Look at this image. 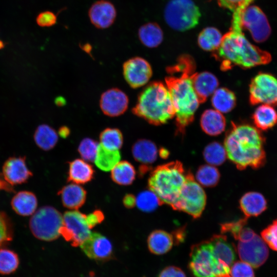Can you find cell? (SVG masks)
I'll list each match as a JSON object with an SVG mask.
<instances>
[{"instance_id":"1","label":"cell","mask_w":277,"mask_h":277,"mask_svg":"<svg viewBox=\"0 0 277 277\" xmlns=\"http://www.w3.org/2000/svg\"><path fill=\"white\" fill-rule=\"evenodd\" d=\"M195 66L192 57L182 55L177 63L171 67L176 71L168 67L169 75L165 78L175 111L176 131L180 134H184L186 127L193 121L200 103L192 79Z\"/></svg>"},{"instance_id":"2","label":"cell","mask_w":277,"mask_h":277,"mask_svg":"<svg viewBox=\"0 0 277 277\" xmlns=\"http://www.w3.org/2000/svg\"><path fill=\"white\" fill-rule=\"evenodd\" d=\"M213 53L223 71L234 66L249 69L266 65L272 58L270 53L253 45L246 38L239 13L233 14L229 31L223 36L220 47Z\"/></svg>"},{"instance_id":"3","label":"cell","mask_w":277,"mask_h":277,"mask_svg":"<svg viewBox=\"0 0 277 277\" xmlns=\"http://www.w3.org/2000/svg\"><path fill=\"white\" fill-rule=\"evenodd\" d=\"M265 143V137L255 127L246 123H232L224 146L227 156L238 169H259L266 161Z\"/></svg>"},{"instance_id":"4","label":"cell","mask_w":277,"mask_h":277,"mask_svg":"<svg viewBox=\"0 0 277 277\" xmlns=\"http://www.w3.org/2000/svg\"><path fill=\"white\" fill-rule=\"evenodd\" d=\"M132 112L154 125L164 124L173 118L175 111L166 85L154 82L145 87L138 96Z\"/></svg>"},{"instance_id":"5","label":"cell","mask_w":277,"mask_h":277,"mask_svg":"<svg viewBox=\"0 0 277 277\" xmlns=\"http://www.w3.org/2000/svg\"><path fill=\"white\" fill-rule=\"evenodd\" d=\"M191 173L186 172L179 161L156 167L148 179V187L161 204L170 206L175 202L183 186Z\"/></svg>"},{"instance_id":"6","label":"cell","mask_w":277,"mask_h":277,"mask_svg":"<svg viewBox=\"0 0 277 277\" xmlns=\"http://www.w3.org/2000/svg\"><path fill=\"white\" fill-rule=\"evenodd\" d=\"M189 269L193 277H230V268L219 259L210 240L192 246Z\"/></svg>"},{"instance_id":"7","label":"cell","mask_w":277,"mask_h":277,"mask_svg":"<svg viewBox=\"0 0 277 277\" xmlns=\"http://www.w3.org/2000/svg\"><path fill=\"white\" fill-rule=\"evenodd\" d=\"M201 15L199 7L192 0H170L164 10L166 23L178 31H185L195 27Z\"/></svg>"},{"instance_id":"8","label":"cell","mask_w":277,"mask_h":277,"mask_svg":"<svg viewBox=\"0 0 277 277\" xmlns=\"http://www.w3.org/2000/svg\"><path fill=\"white\" fill-rule=\"evenodd\" d=\"M63 215L53 207L46 206L34 213L29 222L30 229L37 239L51 241L60 235Z\"/></svg>"},{"instance_id":"9","label":"cell","mask_w":277,"mask_h":277,"mask_svg":"<svg viewBox=\"0 0 277 277\" xmlns=\"http://www.w3.org/2000/svg\"><path fill=\"white\" fill-rule=\"evenodd\" d=\"M206 203V193L195 181L192 174L183 186L175 202L171 206L174 210L184 211L194 219L200 217Z\"/></svg>"},{"instance_id":"10","label":"cell","mask_w":277,"mask_h":277,"mask_svg":"<svg viewBox=\"0 0 277 277\" xmlns=\"http://www.w3.org/2000/svg\"><path fill=\"white\" fill-rule=\"evenodd\" d=\"M249 102L252 105H277V78L273 74L259 72L249 85Z\"/></svg>"},{"instance_id":"11","label":"cell","mask_w":277,"mask_h":277,"mask_svg":"<svg viewBox=\"0 0 277 277\" xmlns=\"http://www.w3.org/2000/svg\"><path fill=\"white\" fill-rule=\"evenodd\" d=\"M86 214L77 210L68 211L63 216L60 234L73 247L80 246L90 235Z\"/></svg>"},{"instance_id":"12","label":"cell","mask_w":277,"mask_h":277,"mask_svg":"<svg viewBox=\"0 0 277 277\" xmlns=\"http://www.w3.org/2000/svg\"><path fill=\"white\" fill-rule=\"evenodd\" d=\"M241 23L243 28L250 32L256 43L266 41L271 34V27L266 16L256 6L249 5L243 10Z\"/></svg>"},{"instance_id":"13","label":"cell","mask_w":277,"mask_h":277,"mask_svg":"<svg viewBox=\"0 0 277 277\" xmlns=\"http://www.w3.org/2000/svg\"><path fill=\"white\" fill-rule=\"evenodd\" d=\"M238 242L237 250L241 261L247 263L253 268H257L267 260L268 248L261 236L256 234L249 241Z\"/></svg>"},{"instance_id":"14","label":"cell","mask_w":277,"mask_h":277,"mask_svg":"<svg viewBox=\"0 0 277 277\" xmlns=\"http://www.w3.org/2000/svg\"><path fill=\"white\" fill-rule=\"evenodd\" d=\"M124 78L132 88L145 85L152 75L151 65L141 57H134L126 61L123 66Z\"/></svg>"},{"instance_id":"15","label":"cell","mask_w":277,"mask_h":277,"mask_svg":"<svg viewBox=\"0 0 277 277\" xmlns=\"http://www.w3.org/2000/svg\"><path fill=\"white\" fill-rule=\"evenodd\" d=\"M83 252L90 259L98 261H108L113 256L111 242L100 233L91 232L80 245Z\"/></svg>"},{"instance_id":"16","label":"cell","mask_w":277,"mask_h":277,"mask_svg":"<svg viewBox=\"0 0 277 277\" xmlns=\"http://www.w3.org/2000/svg\"><path fill=\"white\" fill-rule=\"evenodd\" d=\"M129 104L127 94L122 90L113 88L101 96L100 106L103 113L110 117L120 116L125 112Z\"/></svg>"},{"instance_id":"17","label":"cell","mask_w":277,"mask_h":277,"mask_svg":"<svg viewBox=\"0 0 277 277\" xmlns=\"http://www.w3.org/2000/svg\"><path fill=\"white\" fill-rule=\"evenodd\" d=\"M117 15L114 5L107 0L94 2L88 10V16L91 24L98 29H106L114 22Z\"/></svg>"},{"instance_id":"18","label":"cell","mask_w":277,"mask_h":277,"mask_svg":"<svg viewBox=\"0 0 277 277\" xmlns=\"http://www.w3.org/2000/svg\"><path fill=\"white\" fill-rule=\"evenodd\" d=\"M4 180L11 186L25 183L32 175L28 169L24 157H11L3 167Z\"/></svg>"},{"instance_id":"19","label":"cell","mask_w":277,"mask_h":277,"mask_svg":"<svg viewBox=\"0 0 277 277\" xmlns=\"http://www.w3.org/2000/svg\"><path fill=\"white\" fill-rule=\"evenodd\" d=\"M193 88L200 103L205 102L217 88L219 81L210 72L194 73L192 77Z\"/></svg>"},{"instance_id":"20","label":"cell","mask_w":277,"mask_h":277,"mask_svg":"<svg viewBox=\"0 0 277 277\" xmlns=\"http://www.w3.org/2000/svg\"><path fill=\"white\" fill-rule=\"evenodd\" d=\"M240 207L245 217L257 216L267 209V201L261 193L250 191L242 196Z\"/></svg>"},{"instance_id":"21","label":"cell","mask_w":277,"mask_h":277,"mask_svg":"<svg viewBox=\"0 0 277 277\" xmlns=\"http://www.w3.org/2000/svg\"><path fill=\"white\" fill-rule=\"evenodd\" d=\"M57 194L65 207L77 210L84 204L87 192L81 186L72 183L64 186Z\"/></svg>"},{"instance_id":"22","label":"cell","mask_w":277,"mask_h":277,"mask_svg":"<svg viewBox=\"0 0 277 277\" xmlns=\"http://www.w3.org/2000/svg\"><path fill=\"white\" fill-rule=\"evenodd\" d=\"M226 119L222 113L215 109H207L202 114L200 125L207 134L216 136L223 132L226 127Z\"/></svg>"},{"instance_id":"23","label":"cell","mask_w":277,"mask_h":277,"mask_svg":"<svg viewBox=\"0 0 277 277\" xmlns=\"http://www.w3.org/2000/svg\"><path fill=\"white\" fill-rule=\"evenodd\" d=\"M132 154L135 161L143 165L148 166L156 161L158 150L155 144L151 141L140 139L133 145Z\"/></svg>"},{"instance_id":"24","label":"cell","mask_w":277,"mask_h":277,"mask_svg":"<svg viewBox=\"0 0 277 277\" xmlns=\"http://www.w3.org/2000/svg\"><path fill=\"white\" fill-rule=\"evenodd\" d=\"M68 182L84 184L91 181L94 171L92 166L83 159H77L69 164Z\"/></svg>"},{"instance_id":"25","label":"cell","mask_w":277,"mask_h":277,"mask_svg":"<svg viewBox=\"0 0 277 277\" xmlns=\"http://www.w3.org/2000/svg\"><path fill=\"white\" fill-rule=\"evenodd\" d=\"M214 252L220 261L230 268L235 259V252L233 246L223 234L214 235L210 239Z\"/></svg>"},{"instance_id":"26","label":"cell","mask_w":277,"mask_h":277,"mask_svg":"<svg viewBox=\"0 0 277 277\" xmlns=\"http://www.w3.org/2000/svg\"><path fill=\"white\" fill-rule=\"evenodd\" d=\"M252 119L256 128L266 131L277 124V111L273 106L261 104L255 109Z\"/></svg>"},{"instance_id":"27","label":"cell","mask_w":277,"mask_h":277,"mask_svg":"<svg viewBox=\"0 0 277 277\" xmlns=\"http://www.w3.org/2000/svg\"><path fill=\"white\" fill-rule=\"evenodd\" d=\"M174 243L173 236L162 230L153 231L148 236L149 250L153 254L162 255L168 252Z\"/></svg>"},{"instance_id":"28","label":"cell","mask_w":277,"mask_h":277,"mask_svg":"<svg viewBox=\"0 0 277 277\" xmlns=\"http://www.w3.org/2000/svg\"><path fill=\"white\" fill-rule=\"evenodd\" d=\"M13 209L18 214L28 216L33 214L37 206V201L34 193L27 191L17 193L11 201Z\"/></svg>"},{"instance_id":"29","label":"cell","mask_w":277,"mask_h":277,"mask_svg":"<svg viewBox=\"0 0 277 277\" xmlns=\"http://www.w3.org/2000/svg\"><path fill=\"white\" fill-rule=\"evenodd\" d=\"M138 36L143 45L148 48H155L162 42L163 32L157 23L150 22L140 27Z\"/></svg>"},{"instance_id":"30","label":"cell","mask_w":277,"mask_h":277,"mask_svg":"<svg viewBox=\"0 0 277 277\" xmlns=\"http://www.w3.org/2000/svg\"><path fill=\"white\" fill-rule=\"evenodd\" d=\"M211 103L214 109L222 113L231 111L236 104L234 93L226 88H217L212 95Z\"/></svg>"},{"instance_id":"31","label":"cell","mask_w":277,"mask_h":277,"mask_svg":"<svg viewBox=\"0 0 277 277\" xmlns=\"http://www.w3.org/2000/svg\"><path fill=\"white\" fill-rule=\"evenodd\" d=\"M136 172L133 166L127 161H120L111 170V177L120 185H131L135 180Z\"/></svg>"},{"instance_id":"32","label":"cell","mask_w":277,"mask_h":277,"mask_svg":"<svg viewBox=\"0 0 277 277\" xmlns=\"http://www.w3.org/2000/svg\"><path fill=\"white\" fill-rule=\"evenodd\" d=\"M223 35L216 28L208 27L202 30L197 38L199 46L207 51H214L220 47Z\"/></svg>"},{"instance_id":"33","label":"cell","mask_w":277,"mask_h":277,"mask_svg":"<svg viewBox=\"0 0 277 277\" xmlns=\"http://www.w3.org/2000/svg\"><path fill=\"white\" fill-rule=\"evenodd\" d=\"M121 157L119 150L107 149L99 144L94 162L101 170L109 171L120 162Z\"/></svg>"},{"instance_id":"34","label":"cell","mask_w":277,"mask_h":277,"mask_svg":"<svg viewBox=\"0 0 277 277\" xmlns=\"http://www.w3.org/2000/svg\"><path fill=\"white\" fill-rule=\"evenodd\" d=\"M36 145L44 150H49L56 145L58 141V134L50 126L43 124L36 129L34 135Z\"/></svg>"},{"instance_id":"35","label":"cell","mask_w":277,"mask_h":277,"mask_svg":"<svg viewBox=\"0 0 277 277\" xmlns=\"http://www.w3.org/2000/svg\"><path fill=\"white\" fill-rule=\"evenodd\" d=\"M100 144L111 150H118L123 144V136L117 128H107L100 134Z\"/></svg>"},{"instance_id":"36","label":"cell","mask_w":277,"mask_h":277,"mask_svg":"<svg viewBox=\"0 0 277 277\" xmlns=\"http://www.w3.org/2000/svg\"><path fill=\"white\" fill-rule=\"evenodd\" d=\"M195 177L199 184L205 187H212L217 184L220 174L214 166L203 165L198 168Z\"/></svg>"},{"instance_id":"37","label":"cell","mask_w":277,"mask_h":277,"mask_svg":"<svg viewBox=\"0 0 277 277\" xmlns=\"http://www.w3.org/2000/svg\"><path fill=\"white\" fill-rule=\"evenodd\" d=\"M203 156L209 165L219 166L225 161L227 154L224 146L219 142H213L206 146Z\"/></svg>"},{"instance_id":"38","label":"cell","mask_w":277,"mask_h":277,"mask_svg":"<svg viewBox=\"0 0 277 277\" xmlns=\"http://www.w3.org/2000/svg\"><path fill=\"white\" fill-rule=\"evenodd\" d=\"M17 254L9 249L0 248V274L8 275L15 272L18 267Z\"/></svg>"},{"instance_id":"39","label":"cell","mask_w":277,"mask_h":277,"mask_svg":"<svg viewBox=\"0 0 277 277\" xmlns=\"http://www.w3.org/2000/svg\"><path fill=\"white\" fill-rule=\"evenodd\" d=\"M161 204L156 195L150 189L140 192L136 197L135 205L143 212H152Z\"/></svg>"},{"instance_id":"40","label":"cell","mask_w":277,"mask_h":277,"mask_svg":"<svg viewBox=\"0 0 277 277\" xmlns=\"http://www.w3.org/2000/svg\"><path fill=\"white\" fill-rule=\"evenodd\" d=\"M99 144L90 138H85L78 146V152L83 160L86 162L94 161Z\"/></svg>"},{"instance_id":"41","label":"cell","mask_w":277,"mask_h":277,"mask_svg":"<svg viewBox=\"0 0 277 277\" xmlns=\"http://www.w3.org/2000/svg\"><path fill=\"white\" fill-rule=\"evenodd\" d=\"M13 230L10 221L4 212H0V248L12 239Z\"/></svg>"},{"instance_id":"42","label":"cell","mask_w":277,"mask_h":277,"mask_svg":"<svg viewBox=\"0 0 277 277\" xmlns=\"http://www.w3.org/2000/svg\"><path fill=\"white\" fill-rule=\"evenodd\" d=\"M261 236L268 247L277 251V219L261 231Z\"/></svg>"},{"instance_id":"43","label":"cell","mask_w":277,"mask_h":277,"mask_svg":"<svg viewBox=\"0 0 277 277\" xmlns=\"http://www.w3.org/2000/svg\"><path fill=\"white\" fill-rule=\"evenodd\" d=\"M230 277H255L253 267L244 261L234 262L230 269Z\"/></svg>"},{"instance_id":"44","label":"cell","mask_w":277,"mask_h":277,"mask_svg":"<svg viewBox=\"0 0 277 277\" xmlns=\"http://www.w3.org/2000/svg\"><path fill=\"white\" fill-rule=\"evenodd\" d=\"M248 218L245 217L237 221L227 223L221 225L223 233L229 232L236 240L242 229L245 227Z\"/></svg>"},{"instance_id":"45","label":"cell","mask_w":277,"mask_h":277,"mask_svg":"<svg viewBox=\"0 0 277 277\" xmlns=\"http://www.w3.org/2000/svg\"><path fill=\"white\" fill-rule=\"evenodd\" d=\"M56 15L50 11L41 12L38 14L36 18L37 24L42 27L52 26L56 24Z\"/></svg>"},{"instance_id":"46","label":"cell","mask_w":277,"mask_h":277,"mask_svg":"<svg viewBox=\"0 0 277 277\" xmlns=\"http://www.w3.org/2000/svg\"><path fill=\"white\" fill-rule=\"evenodd\" d=\"M159 277H186V276L181 269L177 267L171 266L163 269Z\"/></svg>"},{"instance_id":"47","label":"cell","mask_w":277,"mask_h":277,"mask_svg":"<svg viewBox=\"0 0 277 277\" xmlns=\"http://www.w3.org/2000/svg\"><path fill=\"white\" fill-rule=\"evenodd\" d=\"M104 219L103 213L100 210H96L93 212L86 215L88 224L92 229L96 225L101 223Z\"/></svg>"},{"instance_id":"48","label":"cell","mask_w":277,"mask_h":277,"mask_svg":"<svg viewBox=\"0 0 277 277\" xmlns=\"http://www.w3.org/2000/svg\"><path fill=\"white\" fill-rule=\"evenodd\" d=\"M219 6L223 8L234 12L246 0H214Z\"/></svg>"},{"instance_id":"49","label":"cell","mask_w":277,"mask_h":277,"mask_svg":"<svg viewBox=\"0 0 277 277\" xmlns=\"http://www.w3.org/2000/svg\"><path fill=\"white\" fill-rule=\"evenodd\" d=\"M255 234L256 233L252 229L244 227L239 234L236 240L238 242H246L252 239Z\"/></svg>"},{"instance_id":"50","label":"cell","mask_w":277,"mask_h":277,"mask_svg":"<svg viewBox=\"0 0 277 277\" xmlns=\"http://www.w3.org/2000/svg\"><path fill=\"white\" fill-rule=\"evenodd\" d=\"M123 203L127 208H132L136 205V197L132 194H127L123 198Z\"/></svg>"},{"instance_id":"51","label":"cell","mask_w":277,"mask_h":277,"mask_svg":"<svg viewBox=\"0 0 277 277\" xmlns=\"http://www.w3.org/2000/svg\"><path fill=\"white\" fill-rule=\"evenodd\" d=\"M58 134L63 138H66L70 134V129L66 126L62 127L58 130Z\"/></svg>"},{"instance_id":"52","label":"cell","mask_w":277,"mask_h":277,"mask_svg":"<svg viewBox=\"0 0 277 277\" xmlns=\"http://www.w3.org/2000/svg\"><path fill=\"white\" fill-rule=\"evenodd\" d=\"M168 151L164 148H162L160 150V155L163 159H165L168 156Z\"/></svg>"},{"instance_id":"53","label":"cell","mask_w":277,"mask_h":277,"mask_svg":"<svg viewBox=\"0 0 277 277\" xmlns=\"http://www.w3.org/2000/svg\"><path fill=\"white\" fill-rule=\"evenodd\" d=\"M9 188L7 182L3 181L2 179L0 178V189H7L9 190Z\"/></svg>"},{"instance_id":"54","label":"cell","mask_w":277,"mask_h":277,"mask_svg":"<svg viewBox=\"0 0 277 277\" xmlns=\"http://www.w3.org/2000/svg\"><path fill=\"white\" fill-rule=\"evenodd\" d=\"M83 50L86 52H89L91 50V46L89 44H85L83 45Z\"/></svg>"},{"instance_id":"55","label":"cell","mask_w":277,"mask_h":277,"mask_svg":"<svg viewBox=\"0 0 277 277\" xmlns=\"http://www.w3.org/2000/svg\"><path fill=\"white\" fill-rule=\"evenodd\" d=\"M58 99L60 100V101L58 100H57V101H56V103L57 104V105H63L65 103V101L64 100V98H62L61 97V98H58Z\"/></svg>"},{"instance_id":"56","label":"cell","mask_w":277,"mask_h":277,"mask_svg":"<svg viewBox=\"0 0 277 277\" xmlns=\"http://www.w3.org/2000/svg\"><path fill=\"white\" fill-rule=\"evenodd\" d=\"M4 47V43L3 42L0 40V49L3 48Z\"/></svg>"}]
</instances>
